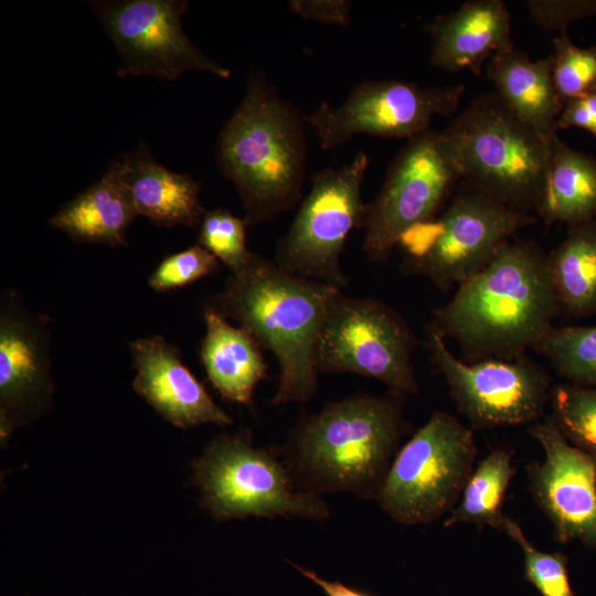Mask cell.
Returning <instances> with one entry per match:
<instances>
[{"label": "cell", "instance_id": "obj_18", "mask_svg": "<svg viewBox=\"0 0 596 596\" xmlns=\"http://www.w3.org/2000/svg\"><path fill=\"white\" fill-rule=\"evenodd\" d=\"M430 64L447 72L468 70L480 76L483 64L514 49L510 13L501 0H471L436 17L426 26Z\"/></svg>", "mask_w": 596, "mask_h": 596}, {"label": "cell", "instance_id": "obj_21", "mask_svg": "<svg viewBox=\"0 0 596 596\" xmlns=\"http://www.w3.org/2000/svg\"><path fill=\"white\" fill-rule=\"evenodd\" d=\"M486 76L496 94L539 136L551 140L557 135L564 103L553 83L551 55L532 61L512 49L488 61Z\"/></svg>", "mask_w": 596, "mask_h": 596}, {"label": "cell", "instance_id": "obj_31", "mask_svg": "<svg viewBox=\"0 0 596 596\" xmlns=\"http://www.w3.org/2000/svg\"><path fill=\"white\" fill-rule=\"evenodd\" d=\"M220 260L196 244L167 256L148 278L149 286L159 292L182 288L219 269Z\"/></svg>", "mask_w": 596, "mask_h": 596}, {"label": "cell", "instance_id": "obj_19", "mask_svg": "<svg viewBox=\"0 0 596 596\" xmlns=\"http://www.w3.org/2000/svg\"><path fill=\"white\" fill-rule=\"evenodd\" d=\"M109 168L127 189L138 215L162 227L200 225L205 210L200 183L158 162L145 143L118 157Z\"/></svg>", "mask_w": 596, "mask_h": 596}, {"label": "cell", "instance_id": "obj_17", "mask_svg": "<svg viewBox=\"0 0 596 596\" xmlns=\"http://www.w3.org/2000/svg\"><path fill=\"white\" fill-rule=\"evenodd\" d=\"M129 350L136 370L134 390L167 422L184 429L233 423L183 363L179 349L163 337L136 339Z\"/></svg>", "mask_w": 596, "mask_h": 596}, {"label": "cell", "instance_id": "obj_5", "mask_svg": "<svg viewBox=\"0 0 596 596\" xmlns=\"http://www.w3.org/2000/svg\"><path fill=\"white\" fill-rule=\"evenodd\" d=\"M443 134L462 181L515 210L536 209L551 140L524 124L496 92L476 97Z\"/></svg>", "mask_w": 596, "mask_h": 596}, {"label": "cell", "instance_id": "obj_35", "mask_svg": "<svg viewBox=\"0 0 596 596\" xmlns=\"http://www.w3.org/2000/svg\"><path fill=\"white\" fill-rule=\"evenodd\" d=\"M287 563L297 570L304 577L317 585L326 596H375L368 590L347 585L340 581H328L319 576L315 571L304 568L291 561L287 560Z\"/></svg>", "mask_w": 596, "mask_h": 596}, {"label": "cell", "instance_id": "obj_7", "mask_svg": "<svg viewBox=\"0 0 596 596\" xmlns=\"http://www.w3.org/2000/svg\"><path fill=\"white\" fill-rule=\"evenodd\" d=\"M534 222L462 181L445 209L398 240L405 268L427 277L438 289L460 285L493 258L524 226Z\"/></svg>", "mask_w": 596, "mask_h": 596}, {"label": "cell", "instance_id": "obj_27", "mask_svg": "<svg viewBox=\"0 0 596 596\" xmlns=\"http://www.w3.org/2000/svg\"><path fill=\"white\" fill-rule=\"evenodd\" d=\"M552 405V419L565 438L596 459V389L557 386Z\"/></svg>", "mask_w": 596, "mask_h": 596}, {"label": "cell", "instance_id": "obj_6", "mask_svg": "<svg viewBox=\"0 0 596 596\" xmlns=\"http://www.w3.org/2000/svg\"><path fill=\"white\" fill-rule=\"evenodd\" d=\"M192 469L202 505L219 520L331 517L320 496L295 486L278 450L254 447L244 432L214 437Z\"/></svg>", "mask_w": 596, "mask_h": 596}, {"label": "cell", "instance_id": "obj_32", "mask_svg": "<svg viewBox=\"0 0 596 596\" xmlns=\"http://www.w3.org/2000/svg\"><path fill=\"white\" fill-rule=\"evenodd\" d=\"M526 7L539 28L560 34L576 20L596 14V0H530Z\"/></svg>", "mask_w": 596, "mask_h": 596}, {"label": "cell", "instance_id": "obj_13", "mask_svg": "<svg viewBox=\"0 0 596 596\" xmlns=\"http://www.w3.org/2000/svg\"><path fill=\"white\" fill-rule=\"evenodd\" d=\"M89 6L120 55L119 77L175 79L185 72L227 78L230 70L203 54L185 35V0H97Z\"/></svg>", "mask_w": 596, "mask_h": 596}, {"label": "cell", "instance_id": "obj_20", "mask_svg": "<svg viewBox=\"0 0 596 596\" xmlns=\"http://www.w3.org/2000/svg\"><path fill=\"white\" fill-rule=\"evenodd\" d=\"M203 319L205 336L200 358L209 381L223 398L252 406L255 389L267 373L262 347L248 331L232 326L212 305L204 307Z\"/></svg>", "mask_w": 596, "mask_h": 596}, {"label": "cell", "instance_id": "obj_14", "mask_svg": "<svg viewBox=\"0 0 596 596\" xmlns=\"http://www.w3.org/2000/svg\"><path fill=\"white\" fill-rule=\"evenodd\" d=\"M427 349L457 407L473 428L521 425L536 421L543 413L550 377L528 358L465 363L448 350L432 324Z\"/></svg>", "mask_w": 596, "mask_h": 596}, {"label": "cell", "instance_id": "obj_10", "mask_svg": "<svg viewBox=\"0 0 596 596\" xmlns=\"http://www.w3.org/2000/svg\"><path fill=\"white\" fill-rule=\"evenodd\" d=\"M416 338L405 319L374 297L332 299L318 341L319 373H353L383 382L397 395L415 394Z\"/></svg>", "mask_w": 596, "mask_h": 596}, {"label": "cell", "instance_id": "obj_15", "mask_svg": "<svg viewBox=\"0 0 596 596\" xmlns=\"http://www.w3.org/2000/svg\"><path fill=\"white\" fill-rule=\"evenodd\" d=\"M49 318L29 311L20 295L0 304V437L44 414L52 405Z\"/></svg>", "mask_w": 596, "mask_h": 596}, {"label": "cell", "instance_id": "obj_24", "mask_svg": "<svg viewBox=\"0 0 596 596\" xmlns=\"http://www.w3.org/2000/svg\"><path fill=\"white\" fill-rule=\"evenodd\" d=\"M547 267L560 309L574 317L596 313V220L571 225L547 255Z\"/></svg>", "mask_w": 596, "mask_h": 596}, {"label": "cell", "instance_id": "obj_34", "mask_svg": "<svg viewBox=\"0 0 596 596\" xmlns=\"http://www.w3.org/2000/svg\"><path fill=\"white\" fill-rule=\"evenodd\" d=\"M577 127L596 138V92L566 100L557 118V128Z\"/></svg>", "mask_w": 596, "mask_h": 596}, {"label": "cell", "instance_id": "obj_3", "mask_svg": "<svg viewBox=\"0 0 596 596\" xmlns=\"http://www.w3.org/2000/svg\"><path fill=\"white\" fill-rule=\"evenodd\" d=\"M341 290L281 269L256 253L231 273L212 305L235 320L278 364L270 404H305L317 393V348L334 296Z\"/></svg>", "mask_w": 596, "mask_h": 596}, {"label": "cell", "instance_id": "obj_4", "mask_svg": "<svg viewBox=\"0 0 596 596\" xmlns=\"http://www.w3.org/2000/svg\"><path fill=\"white\" fill-rule=\"evenodd\" d=\"M304 117L260 71L217 140L219 167L235 187L248 226L270 221L301 196L307 143Z\"/></svg>", "mask_w": 596, "mask_h": 596}, {"label": "cell", "instance_id": "obj_12", "mask_svg": "<svg viewBox=\"0 0 596 596\" xmlns=\"http://www.w3.org/2000/svg\"><path fill=\"white\" fill-rule=\"evenodd\" d=\"M465 85L423 87L400 81H363L339 107L321 102L304 117L323 149L336 148L355 135L412 138L428 129L435 116L457 109Z\"/></svg>", "mask_w": 596, "mask_h": 596}, {"label": "cell", "instance_id": "obj_1", "mask_svg": "<svg viewBox=\"0 0 596 596\" xmlns=\"http://www.w3.org/2000/svg\"><path fill=\"white\" fill-rule=\"evenodd\" d=\"M558 310L547 255L533 242L510 241L434 310L430 324L470 358L512 361L534 348Z\"/></svg>", "mask_w": 596, "mask_h": 596}, {"label": "cell", "instance_id": "obj_28", "mask_svg": "<svg viewBox=\"0 0 596 596\" xmlns=\"http://www.w3.org/2000/svg\"><path fill=\"white\" fill-rule=\"evenodd\" d=\"M552 78L565 103L596 92V46L579 47L566 33L553 39Z\"/></svg>", "mask_w": 596, "mask_h": 596}, {"label": "cell", "instance_id": "obj_22", "mask_svg": "<svg viewBox=\"0 0 596 596\" xmlns=\"http://www.w3.org/2000/svg\"><path fill=\"white\" fill-rule=\"evenodd\" d=\"M138 215L116 173L108 171L84 192L65 203L49 221L51 227L77 242L126 246V232Z\"/></svg>", "mask_w": 596, "mask_h": 596}, {"label": "cell", "instance_id": "obj_23", "mask_svg": "<svg viewBox=\"0 0 596 596\" xmlns=\"http://www.w3.org/2000/svg\"><path fill=\"white\" fill-rule=\"evenodd\" d=\"M535 211L549 224L564 222L571 226L596 220V158L554 136Z\"/></svg>", "mask_w": 596, "mask_h": 596}, {"label": "cell", "instance_id": "obj_25", "mask_svg": "<svg viewBox=\"0 0 596 596\" xmlns=\"http://www.w3.org/2000/svg\"><path fill=\"white\" fill-rule=\"evenodd\" d=\"M513 475L511 455L504 449L491 451L469 476L459 503L444 525L471 523L502 529L504 497Z\"/></svg>", "mask_w": 596, "mask_h": 596}, {"label": "cell", "instance_id": "obj_26", "mask_svg": "<svg viewBox=\"0 0 596 596\" xmlns=\"http://www.w3.org/2000/svg\"><path fill=\"white\" fill-rule=\"evenodd\" d=\"M534 349L564 377L596 385V327H552Z\"/></svg>", "mask_w": 596, "mask_h": 596}, {"label": "cell", "instance_id": "obj_33", "mask_svg": "<svg viewBox=\"0 0 596 596\" xmlns=\"http://www.w3.org/2000/svg\"><path fill=\"white\" fill-rule=\"evenodd\" d=\"M288 7L305 19L348 26L352 3L348 0H290Z\"/></svg>", "mask_w": 596, "mask_h": 596}, {"label": "cell", "instance_id": "obj_2", "mask_svg": "<svg viewBox=\"0 0 596 596\" xmlns=\"http://www.w3.org/2000/svg\"><path fill=\"white\" fill-rule=\"evenodd\" d=\"M406 429L402 395L356 393L304 416L278 453L304 492L375 500Z\"/></svg>", "mask_w": 596, "mask_h": 596}, {"label": "cell", "instance_id": "obj_29", "mask_svg": "<svg viewBox=\"0 0 596 596\" xmlns=\"http://www.w3.org/2000/svg\"><path fill=\"white\" fill-rule=\"evenodd\" d=\"M502 530L522 550L525 578L542 596H574L570 585L567 557L562 553H544L526 539L521 526L505 517Z\"/></svg>", "mask_w": 596, "mask_h": 596}, {"label": "cell", "instance_id": "obj_11", "mask_svg": "<svg viewBox=\"0 0 596 596\" xmlns=\"http://www.w3.org/2000/svg\"><path fill=\"white\" fill-rule=\"evenodd\" d=\"M461 180L443 131L428 129L407 139L380 192L368 204L363 238L368 257L385 263L401 236L437 215Z\"/></svg>", "mask_w": 596, "mask_h": 596}, {"label": "cell", "instance_id": "obj_8", "mask_svg": "<svg viewBox=\"0 0 596 596\" xmlns=\"http://www.w3.org/2000/svg\"><path fill=\"white\" fill-rule=\"evenodd\" d=\"M477 454L472 432L438 411L395 454L375 501L394 521L427 524L453 509Z\"/></svg>", "mask_w": 596, "mask_h": 596}, {"label": "cell", "instance_id": "obj_16", "mask_svg": "<svg viewBox=\"0 0 596 596\" xmlns=\"http://www.w3.org/2000/svg\"><path fill=\"white\" fill-rule=\"evenodd\" d=\"M544 459L528 466L529 490L555 540L596 549V459L572 445L552 417L530 428Z\"/></svg>", "mask_w": 596, "mask_h": 596}, {"label": "cell", "instance_id": "obj_9", "mask_svg": "<svg viewBox=\"0 0 596 596\" xmlns=\"http://www.w3.org/2000/svg\"><path fill=\"white\" fill-rule=\"evenodd\" d=\"M369 163L360 151L341 168L312 175L309 193L276 247L274 262L281 269L339 290L348 286L340 259L349 234L364 227L368 204L361 188Z\"/></svg>", "mask_w": 596, "mask_h": 596}, {"label": "cell", "instance_id": "obj_30", "mask_svg": "<svg viewBox=\"0 0 596 596\" xmlns=\"http://www.w3.org/2000/svg\"><path fill=\"white\" fill-rule=\"evenodd\" d=\"M198 236V244L225 264L231 273L241 269L249 259L252 252L246 247L244 219L233 215L225 209L205 211Z\"/></svg>", "mask_w": 596, "mask_h": 596}]
</instances>
